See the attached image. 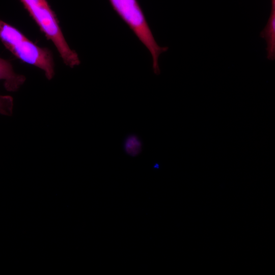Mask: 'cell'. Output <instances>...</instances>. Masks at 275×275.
<instances>
[{"instance_id":"cell-1","label":"cell","mask_w":275,"mask_h":275,"mask_svg":"<svg viewBox=\"0 0 275 275\" xmlns=\"http://www.w3.org/2000/svg\"><path fill=\"white\" fill-rule=\"evenodd\" d=\"M0 40L17 59L42 70L48 80L53 77L54 64L50 50L38 46L19 30L1 19Z\"/></svg>"},{"instance_id":"cell-5","label":"cell","mask_w":275,"mask_h":275,"mask_svg":"<svg viewBox=\"0 0 275 275\" xmlns=\"http://www.w3.org/2000/svg\"><path fill=\"white\" fill-rule=\"evenodd\" d=\"M266 43L267 59L275 60V0H271V11L267 23L260 33Z\"/></svg>"},{"instance_id":"cell-4","label":"cell","mask_w":275,"mask_h":275,"mask_svg":"<svg viewBox=\"0 0 275 275\" xmlns=\"http://www.w3.org/2000/svg\"><path fill=\"white\" fill-rule=\"evenodd\" d=\"M0 80H4L6 90L16 92L24 84L25 77L16 73L9 61L0 58Z\"/></svg>"},{"instance_id":"cell-6","label":"cell","mask_w":275,"mask_h":275,"mask_svg":"<svg viewBox=\"0 0 275 275\" xmlns=\"http://www.w3.org/2000/svg\"><path fill=\"white\" fill-rule=\"evenodd\" d=\"M124 147L125 151L128 155L134 157L141 152L142 143L136 135L131 134L125 139Z\"/></svg>"},{"instance_id":"cell-7","label":"cell","mask_w":275,"mask_h":275,"mask_svg":"<svg viewBox=\"0 0 275 275\" xmlns=\"http://www.w3.org/2000/svg\"><path fill=\"white\" fill-rule=\"evenodd\" d=\"M13 99L9 95H0V114L11 116L13 113Z\"/></svg>"},{"instance_id":"cell-3","label":"cell","mask_w":275,"mask_h":275,"mask_svg":"<svg viewBox=\"0 0 275 275\" xmlns=\"http://www.w3.org/2000/svg\"><path fill=\"white\" fill-rule=\"evenodd\" d=\"M108 1L114 11L150 53L153 72L159 75L160 73L158 62L159 56L167 51L169 47L160 46L156 41L138 0Z\"/></svg>"},{"instance_id":"cell-2","label":"cell","mask_w":275,"mask_h":275,"mask_svg":"<svg viewBox=\"0 0 275 275\" xmlns=\"http://www.w3.org/2000/svg\"><path fill=\"white\" fill-rule=\"evenodd\" d=\"M46 38L56 47L64 63L70 68L80 64L77 52L68 44L59 20L47 0H20Z\"/></svg>"}]
</instances>
